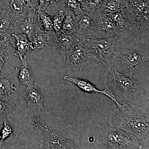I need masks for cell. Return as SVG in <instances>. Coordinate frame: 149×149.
Listing matches in <instances>:
<instances>
[{
  "label": "cell",
  "instance_id": "6da1fadb",
  "mask_svg": "<svg viewBox=\"0 0 149 149\" xmlns=\"http://www.w3.org/2000/svg\"><path fill=\"white\" fill-rule=\"evenodd\" d=\"M13 115L17 120V132L5 142L6 148H91L86 136L45 108L26 106Z\"/></svg>",
  "mask_w": 149,
  "mask_h": 149
},
{
  "label": "cell",
  "instance_id": "7a4b0ae2",
  "mask_svg": "<svg viewBox=\"0 0 149 149\" xmlns=\"http://www.w3.org/2000/svg\"><path fill=\"white\" fill-rule=\"evenodd\" d=\"M109 124L135 136L143 148L148 147V110L133 104H121L110 114Z\"/></svg>",
  "mask_w": 149,
  "mask_h": 149
},
{
  "label": "cell",
  "instance_id": "3957f363",
  "mask_svg": "<svg viewBox=\"0 0 149 149\" xmlns=\"http://www.w3.org/2000/svg\"><path fill=\"white\" fill-rule=\"evenodd\" d=\"M104 85L120 104H133L138 98L147 97L142 95L141 86L139 82L121 74L112 67L107 75Z\"/></svg>",
  "mask_w": 149,
  "mask_h": 149
},
{
  "label": "cell",
  "instance_id": "277c9868",
  "mask_svg": "<svg viewBox=\"0 0 149 149\" xmlns=\"http://www.w3.org/2000/svg\"><path fill=\"white\" fill-rule=\"evenodd\" d=\"M100 136L96 141L97 148L143 149L135 136L105 123L98 125Z\"/></svg>",
  "mask_w": 149,
  "mask_h": 149
},
{
  "label": "cell",
  "instance_id": "5b68a950",
  "mask_svg": "<svg viewBox=\"0 0 149 149\" xmlns=\"http://www.w3.org/2000/svg\"><path fill=\"white\" fill-rule=\"evenodd\" d=\"M148 52L118 49L112 57L111 67L118 72L133 79L139 67L149 61Z\"/></svg>",
  "mask_w": 149,
  "mask_h": 149
},
{
  "label": "cell",
  "instance_id": "8992f818",
  "mask_svg": "<svg viewBox=\"0 0 149 149\" xmlns=\"http://www.w3.org/2000/svg\"><path fill=\"white\" fill-rule=\"evenodd\" d=\"M19 70L15 68L7 77L0 78V100L8 103L16 110H21L27 106L22 85L17 79Z\"/></svg>",
  "mask_w": 149,
  "mask_h": 149
},
{
  "label": "cell",
  "instance_id": "52a82bcc",
  "mask_svg": "<svg viewBox=\"0 0 149 149\" xmlns=\"http://www.w3.org/2000/svg\"><path fill=\"white\" fill-rule=\"evenodd\" d=\"M118 37L116 36L94 40L87 39L85 45L87 57L102 65L106 64L112 57Z\"/></svg>",
  "mask_w": 149,
  "mask_h": 149
},
{
  "label": "cell",
  "instance_id": "ba28073f",
  "mask_svg": "<svg viewBox=\"0 0 149 149\" xmlns=\"http://www.w3.org/2000/svg\"><path fill=\"white\" fill-rule=\"evenodd\" d=\"M92 22L89 37L104 38L121 35L109 14L104 13L98 8L92 15Z\"/></svg>",
  "mask_w": 149,
  "mask_h": 149
},
{
  "label": "cell",
  "instance_id": "9c48e42d",
  "mask_svg": "<svg viewBox=\"0 0 149 149\" xmlns=\"http://www.w3.org/2000/svg\"><path fill=\"white\" fill-rule=\"evenodd\" d=\"M124 9L136 19L139 29L148 28L149 0H128Z\"/></svg>",
  "mask_w": 149,
  "mask_h": 149
},
{
  "label": "cell",
  "instance_id": "30bf717a",
  "mask_svg": "<svg viewBox=\"0 0 149 149\" xmlns=\"http://www.w3.org/2000/svg\"><path fill=\"white\" fill-rule=\"evenodd\" d=\"M87 39L82 38L67 53L64 58L65 65L68 70L73 71H81L88 58L85 51V43Z\"/></svg>",
  "mask_w": 149,
  "mask_h": 149
},
{
  "label": "cell",
  "instance_id": "8fae6325",
  "mask_svg": "<svg viewBox=\"0 0 149 149\" xmlns=\"http://www.w3.org/2000/svg\"><path fill=\"white\" fill-rule=\"evenodd\" d=\"M15 19L27 16L38 10L37 0H4Z\"/></svg>",
  "mask_w": 149,
  "mask_h": 149
},
{
  "label": "cell",
  "instance_id": "7c38bea8",
  "mask_svg": "<svg viewBox=\"0 0 149 149\" xmlns=\"http://www.w3.org/2000/svg\"><path fill=\"white\" fill-rule=\"evenodd\" d=\"M57 33L54 30L46 31L39 28L30 40L34 50H42L45 48L55 47Z\"/></svg>",
  "mask_w": 149,
  "mask_h": 149
},
{
  "label": "cell",
  "instance_id": "4fadbf2b",
  "mask_svg": "<svg viewBox=\"0 0 149 149\" xmlns=\"http://www.w3.org/2000/svg\"><path fill=\"white\" fill-rule=\"evenodd\" d=\"M63 79L65 81L71 82L72 84L76 85L83 92L91 94H97L100 93L105 95L109 98L112 101L114 102L117 107L119 106L121 104L116 100L115 97L113 95L111 91L106 88H105L104 90H100L88 80L81 78L70 77L68 75H66L63 76Z\"/></svg>",
  "mask_w": 149,
  "mask_h": 149
},
{
  "label": "cell",
  "instance_id": "5bb4252c",
  "mask_svg": "<svg viewBox=\"0 0 149 149\" xmlns=\"http://www.w3.org/2000/svg\"><path fill=\"white\" fill-rule=\"evenodd\" d=\"M23 91V97L27 107L36 108H45L44 97L37 83L30 87H26Z\"/></svg>",
  "mask_w": 149,
  "mask_h": 149
},
{
  "label": "cell",
  "instance_id": "9a60e30c",
  "mask_svg": "<svg viewBox=\"0 0 149 149\" xmlns=\"http://www.w3.org/2000/svg\"><path fill=\"white\" fill-rule=\"evenodd\" d=\"M80 39L74 35L65 34L61 32L57 33L56 42L55 49H56L63 59L67 53L80 41Z\"/></svg>",
  "mask_w": 149,
  "mask_h": 149
},
{
  "label": "cell",
  "instance_id": "2e32d148",
  "mask_svg": "<svg viewBox=\"0 0 149 149\" xmlns=\"http://www.w3.org/2000/svg\"><path fill=\"white\" fill-rule=\"evenodd\" d=\"M13 36L15 39V46L14 56L22 60L26 58L27 54L34 50L32 42L27 35L20 33L13 34Z\"/></svg>",
  "mask_w": 149,
  "mask_h": 149
},
{
  "label": "cell",
  "instance_id": "e0dca14e",
  "mask_svg": "<svg viewBox=\"0 0 149 149\" xmlns=\"http://www.w3.org/2000/svg\"><path fill=\"white\" fill-rule=\"evenodd\" d=\"M92 15L83 11L82 13L76 16L77 24L76 30L74 32L79 39L85 38L89 37L92 22Z\"/></svg>",
  "mask_w": 149,
  "mask_h": 149
},
{
  "label": "cell",
  "instance_id": "ac0fdd59",
  "mask_svg": "<svg viewBox=\"0 0 149 149\" xmlns=\"http://www.w3.org/2000/svg\"><path fill=\"white\" fill-rule=\"evenodd\" d=\"M21 61L22 65L19 68L17 74L19 82L22 86L24 85L25 87L33 86L35 82L32 68L27 62L26 58Z\"/></svg>",
  "mask_w": 149,
  "mask_h": 149
},
{
  "label": "cell",
  "instance_id": "d6986e66",
  "mask_svg": "<svg viewBox=\"0 0 149 149\" xmlns=\"http://www.w3.org/2000/svg\"><path fill=\"white\" fill-rule=\"evenodd\" d=\"M116 27L121 35L124 32L131 30V25L125 15V9H123L114 13L109 14Z\"/></svg>",
  "mask_w": 149,
  "mask_h": 149
},
{
  "label": "cell",
  "instance_id": "ffe728a7",
  "mask_svg": "<svg viewBox=\"0 0 149 149\" xmlns=\"http://www.w3.org/2000/svg\"><path fill=\"white\" fill-rule=\"evenodd\" d=\"M15 51V39L13 35L0 34V54L9 58Z\"/></svg>",
  "mask_w": 149,
  "mask_h": 149
},
{
  "label": "cell",
  "instance_id": "44dd1931",
  "mask_svg": "<svg viewBox=\"0 0 149 149\" xmlns=\"http://www.w3.org/2000/svg\"><path fill=\"white\" fill-rule=\"evenodd\" d=\"M15 18L9 11L0 15V34L13 35L15 33Z\"/></svg>",
  "mask_w": 149,
  "mask_h": 149
},
{
  "label": "cell",
  "instance_id": "7402d4cb",
  "mask_svg": "<svg viewBox=\"0 0 149 149\" xmlns=\"http://www.w3.org/2000/svg\"><path fill=\"white\" fill-rule=\"evenodd\" d=\"M128 0H104L99 9L105 13L110 14L117 12L124 9Z\"/></svg>",
  "mask_w": 149,
  "mask_h": 149
},
{
  "label": "cell",
  "instance_id": "603a6c76",
  "mask_svg": "<svg viewBox=\"0 0 149 149\" xmlns=\"http://www.w3.org/2000/svg\"><path fill=\"white\" fill-rule=\"evenodd\" d=\"M76 15L74 13L69 10H66L65 17L61 28V32L65 34H71L76 30Z\"/></svg>",
  "mask_w": 149,
  "mask_h": 149
},
{
  "label": "cell",
  "instance_id": "cb8c5ba5",
  "mask_svg": "<svg viewBox=\"0 0 149 149\" xmlns=\"http://www.w3.org/2000/svg\"><path fill=\"white\" fill-rule=\"evenodd\" d=\"M38 20L40 26L46 31L54 30L53 17L48 15L46 12L37 10Z\"/></svg>",
  "mask_w": 149,
  "mask_h": 149
},
{
  "label": "cell",
  "instance_id": "d4e9b609",
  "mask_svg": "<svg viewBox=\"0 0 149 149\" xmlns=\"http://www.w3.org/2000/svg\"><path fill=\"white\" fill-rule=\"evenodd\" d=\"M16 111L8 103L0 100V127H2L4 118L8 119Z\"/></svg>",
  "mask_w": 149,
  "mask_h": 149
},
{
  "label": "cell",
  "instance_id": "484cf974",
  "mask_svg": "<svg viewBox=\"0 0 149 149\" xmlns=\"http://www.w3.org/2000/svg\"><path fill=\"white\" fill-rule=\"evenodd\" d=\"M14 132V128L9 123L6 118H4L3 121V125L1 129V139L0 141V148H2L3 144L7 139H8Z\"/></svg>",
  "mask_w": 149,
  "mask_h": 149
},
{
  "label": "cell",
  "instance_id": "4316f807",
  "mask_svg": "<svg viewBox=\"0 0 149 149\" xmlns=\"http://www.w3.org/2000/svg\"><path fill=\"white\" fill-rule=\"evenodd\" d=\"M104 0H85L81 3V8L83 11L93 15L96 10L99 8Z\"/></svg>",
  "mask_w": 149,
  "mask_h": 149
},
{
  "label": "cell",
  "instance_id": "83f0119b",
  "mask_svg": "<svg viewBox=\"0 0 149 149\" xmlns=\"http://www.w3.org/2000/svg\"><path fill=\"white\" fill-rule=\"evenodd\" d=\"M65 14L62 10L59 11L53 17L54 29L56 33L61 32V28L64 20Z\"/></svg>",
  "mask_w": 149,
  "mask_h": 149
},
{
  "label": "cell",
  "instance_id": "f1b7e54d",
  "mask_svg": "<svg viewBox=\"0 0 149 149\" xmlns=\"http://www.w3.org/2000/svg\"><path fill=\"white\" fill-rule=\"evenodd\" d=\"M66 10L71 11L75 14L76 16L83 12L81 8V4L78 0H65V1Z\"/></svg>",
  "mask_w": 149,
  "mask_h": 149
},
{
  "label": "cell",
  "instance_id": "f546056e",
  "mask_svg": "<svg viewBox=\"0 0 149 149\" xmlns=\"http://www.w3.org/2000/svg\"><path fill=\"white\" fill-rule=\"evenodd\" d=\"M38 2V10L47 12V10L51 4V0H37Z\"/></svg>",
  "mask_w": 149,
  "mask_h": 149
},
{
  "label": "cell",
  "instance_id": "4dcf8cb0",
  "mask_svg": "<svg viewBox=\"0 0 149 149\" xmlns=\"http://www.w3.org/2000/svg\"><path fill=\"white\" fill-rule=\"evenodd\" d=\"M8 11H9L4 0H0V15Z\"/></svg>",
  "mask_w": 149,
  "mask_h": 149
},
{
  "label": "cell",
  "instance_id": "1f68e13d",
  "mask_svg": "<svg viewBox=\"0 0 149 149\" xmlns=\"http://www.w3.org/2000/svg\"><path fill=\"white\" fill-rule=\"evenodd\" d=\"M65 0H51V6H57L65 3Z\"/></svg>",
  "mask_w": 149,
  "mask_h": 149
},
{
  "label": "cell",
  "instance_id": "d6a6232c",
  "mask_svg": "<svg viewBox=\"0 0 149 149\" xmlns=\"http://www.w3.org/2000/svg\"><path fill=\"white\" fill-rule=\"evenodd\" d=\"M2 127H0V141L1 139V129Z\"/></svg>",
  "mask_w": 149,
  "mask_h": 149
},
{
  "label": "cell",
  "instance_id": "836d02e7",
  "mask_svg": "<svg viewBox=\"0 0 149 149\" xmlns=\"http://www.w3.org/2000/svg\"><path fill=\"white\" fill-rule=\"evenodd\" d=\"M85 1V0H78V1L80 2V3H83L84 1Z\"/></svg>",
  "mask_w": 149,
  "mask_h": 149
},
{
  "label": "cell",
  "instance_id": "e575fe53",
  "mask_svg": "<svg viewBox=\"0 0 149 149\" xmlns=\"http://www.w3.org/2000/svg\"><path fill=\"white\" fill-rule=\"evenodd\" d=\"M1 71H0V77H1Z\"/></svg>",
  "mask_w": 149,
  "mask_h": 149
}]
</instances>
